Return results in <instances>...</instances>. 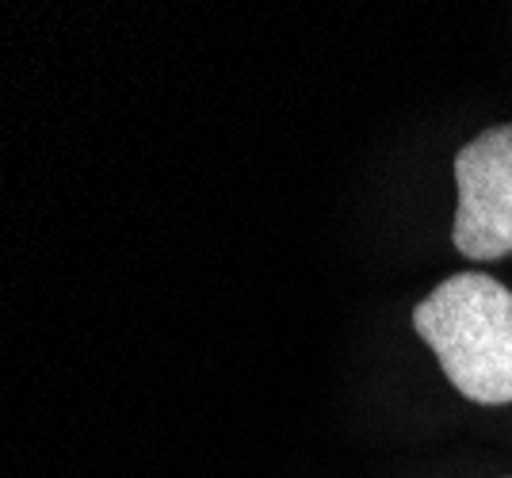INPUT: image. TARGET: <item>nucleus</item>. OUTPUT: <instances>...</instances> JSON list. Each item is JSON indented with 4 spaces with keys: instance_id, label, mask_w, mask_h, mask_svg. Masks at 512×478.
I'll return each mask as SVG.
<instances>
[{
    "instance_id": "nucleus-1",
    "label": "nucleus",
    "mask_w": 512,
    "mask_h": 478,
    "mask_svg": "<svg viewBox=\"0 0 512 478\" xmlns=\"http://www.w3.org/2000/svg\"><path fill=\"white\" fill-rule=\"evenodd\" d=\"M451 387L478 406L512 402V291L482 272L448 276L413 310Z\"/></svg>"
},
{
    "instance_id": "nucleus-2",
    "label": "nucleus",
    "mask_w": 512,
    "mask_h": 478,
    "mask_svg": "<svg viewBox=\"0 0 512 478\" xmlns=\"http://www.w3.org/2000/svg\"><path fill=\"white\" fill-rule=\"evenodd\" d=\"M455 249L470 261L512 253V123L490 127L455 153Z\"/></svg>"
}]
</instances>
